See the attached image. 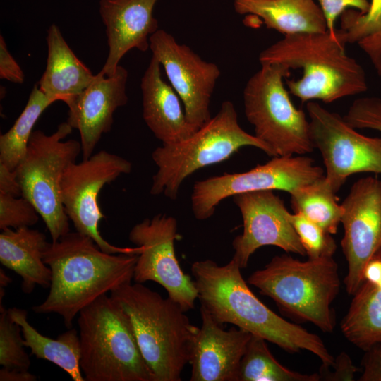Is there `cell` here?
I'll list each match as a JSON object with an SVG mask.
<instances>
[{
    "label": "cell",
    "mask_w": 381,
    "mask_h": 381,
    "mask_svg": "<svg viewBox=\"0 0 381 381\" xmlns=\"http://www.w3.org/2000/svg\"><path fill=\"white\" fill-rule=\"evenodd\" d=\"M235 259L220 265L207 259L194 262L191 272L200 303L220 324H232L289 353L306 350L330 368L334 358L322 339L288 322L264 304L250 290Z\"/></svg>",
    "instance_id": "1"
},
{
    "label": "cell",
    "mask_w": 381,
    "mask_h": 381,
    "mask_svg": "<svg viewBox=\"0 0 381 381\" xmlns=\"http://www.w3.org/2000/svg\"><path fill=\"white\" fill-rule=\"evenodd\" d=\"M138 255L104 252L89 236L69 231L47 243L43 260L52 270L48 296L35 313H56L66 328L99 297L133 280Z\"/></svg>",
    "instance_id": "2"
},
{
    "label": "cell",
    "mask_w": 381,
    "mask_h": 381,
    "mask_svg": "<svg viewBox=\"0 0 381 381\" xmlns=\"http://www.w3.org/2000/svg\"><path fill=\"white\" fill-rule=\"evenodd\" d=\"M346 44L339 30L284 35L262 50L258 60L260 65L301 69L300 78L286 80L289 92L302 102L330 103L368 90L364 69L346 54Z\"/></svg>",
    "instance_id": "3"
},
{
    "label": "cell",
    "mask_w": 381,
    "mask_h": 381,
    "mask_svg": "<svg viewBox=\"0 0 381 381\" xmlns=\"http://www.w3.org/2000/svg\"><path fill=\"white\" fill-rule=\"evenodd\" d=\"M110 296L129 318L154 381H180L198 328L190 323L186 311L169 297L140 283L121 286Z\"/></svg>",
    "instance_id": "4"
},
{
    "label": "cell",
    "mask_w": 381,
    "mask_h": 381,
    "mask_svg": "<svg viewBox=\"0 0 381 381\" xmlns=\"http://www.w3.org/2000/svg\"><path fill=\"white\" fill-rule=\"evenodd\" d=\"M247 282L286 314L324 332H333L331 304L341 285L333 257L301 261L287 254L276 255L262 269L253 272Z\"/></svg>",
    "instance_id": "5"
},
{
    "label": "cell",
    "mask_w": 381,
    "mask_h": 381,
    "mask_svg": "<svg viewBox=\"0 0 381 381\" xmlns=\"http://www.w3.org/2000/svg\"><path fill=\"white\" fill-rule=\"evenodd\" d=\"M80 368L87 381H154L129 318L104 294L79 313Z\"/></svg>",
    "instance_id": "6"
},
{
    "label": "cell",
    "mask_w": 381,
    "mask_h": 381,
    "mask_svg": "<svg viewBox=\"0 0 381 381\" xmlns=\"http://www.w3.org/2000/svg\"><path fill=\"white\" fill-rule=\"evenodd\" d=\"M258 148L270 157V147L239 125L233 103L224 102L218 113L188 138L162 144L152 153L157 171L152 177V195L176 200L183 181L195 171L229 159L243 147Z\"/></svg>",
    "instance_id": "7"
},
{
    "label": "cell",
    "mask_w": 381,
    "mask_h": 381,
    "mask_svg": "<svg viewBox=\"0 0 381 381\" xmlns=\"http://www.w3.org/2000/svg\"><path fill=\"white\" fill-rule=\"evenodd\" d=\"M290 74L282 64L261 65L243 90L246 117L273 157L304 155L314 150L306 114L294 106L284 84Z\"/></svg>",
    "instance_id": "8"
},
{
    "label": "cell",
    "mask_w": 381,
    "mask_h": 381,
    "mask_svg": "<svg viewBox=\"0 0 381 381\" xmlns=\"http://www.w3.org/2000/svg\"><path fill=\"white\" fill-rule=\"evenodd\" d=\"M72 130L65 121L50 135L40 130L33 131L26 154L15 170L21 196L34 205L52 242L70 231L69 219L61 199V181L65 171L81 152L80 142L63 140Z\"/></svg>",
    "instance_id": "9"
},
{
    "label": "cell",
    "mask_w": 381,
    "mask_h": 381,
    "mask_svg": "<svg viewBox=\"0 0 381 381\" xmlns=\"http://www.w3.org/2000/svg\"><path fill=\"white\" fill-rule=\"evenodd\" d=\"M324 176L322 167L304 155L275 156L241 173H224L196 181L190 197L195 218L211 217L222 200L258 190H283L289 194Z\"/></svg>",
    "instance_id": "10"
},
{
    "label": "cell",
    "mask_w": 381,
    "mask_h": 381,
    "mask_svg": "<svg viewBox=\"0 0 381 381\" xmlns=\"http://www.w3.org/2000/svg\"><path fill=\"white\" fill-rule=\"evenodd\" d=\"M126 159L101 150L88 159L70 165L61 181V199L68 219L76 231L90 237L104 252L138 255L140 248L119 247L106 241L99 226L105 215L100 210L98 197L102 188L123 174L131 171Z\"/></svg>",
    "instance_id": "11"
},
{
    "label": "cell",
    "mask_w": 381,
    "mask_h": 381,
    "mask_svg": "<svg viewBox=\"0 0 381 381\" xmlns=\"http://www.w3.org/2000/svg\"><path fill=\"white\" fill-rule=\"evenodd\" d=\"M306 110L314 149L322 155L325 179L335 193L353 174H381V137L362 135L316 102H308Z\"/></svg>",
    "instance_id": "12"
},
{
    "label": "cell",
    "mask_w": 381,
    "mask_h": 381,
    "mask_svg": "<svg viewBox=\"0 0 381 381\" xmlns=\"http://www.w3.org/2000/svg\"><path fill=\"white\" fill-rule=\"evenodd\" d=\"M176 219L166 214L144 219L131 229L129 240L140 248L133 281L159 284L186 312L194 308L198 293L194 280L183 271L176 256Z\"/></svg>",
    "instance_id": "13"
},
{
    "label": "cell",
    "mask_w": 381,
    "mask_h": 381,
    "mask_svg": "<svg viewBox=\"0 0 381 381\" xmlns=\"http://www.w3.org/2000/svg\"><path fill=\"white\" fill-rule=\"evenodd\" d=\"M341 241L347 262L344 284L353 295L363 283V270L381 250V179L365 176L357 180L341 203Z\"/></svg>",
    "instance_id": "14"
},
{
    "label": "cell",
    "mask_w": 381,
    "mask_h": 381,
    "mask_svg": "<svg viewBox=\"0 0 381 381\" xmlns=\"http://www.w3.org/2000/svg\"><path fill=\"white\" fill-rule=\"evenodd\" d=\"M149 42L152 56L163 66L181 100L187 121L198 129L212 117L210 103L220 76L218 66L204 61L164 30H157Z\"/></svg>",
    "instance_id": "15"
},
{
    "label": "cell",
    "mask_w": 381,
    "mask_h": 381,
    "mask_svg": "<svg viewBox=\"0 0 381 381\" xmlns=\"http://www.w3.org/2000/svg\"><path fill=\"white\" fill-rule=\"evenodd\" d=\"M240 210L243 233L234 238L233 258L241 269L248 266L251 255L260 248L274 246L286 253L306 255L289 219L284 201L274 190H258L233 196Z\"/></svg>",
    "instance_id": "16"
},
{
    "label": "cell",
    "mask_w": 381,
    "mask_h": 381,
    "mask_svg": "<svg viewBox=\"0 0 381 381\" xmlns=\"http://www.w3.org/2000/svg\"><path fill=\"white\" fill-rule=\"evenodd\" d=\"M201 327L190 347V381H238L242 357L252 334L238 327L226 330L202 306Z\"/></svg>",
    "instance_id": "17"
},
{
    "label": "cell",
    "mask_w": 381,
    "mask_h": 381,
    "mask_svg": "<svg viewBox=\"0 0 381 381\" xmlns=\"http://www.w3.org/2000/svg\"><path fill=\"white\" fill-rule=\"evenodd\" d=\"M128 77L120 65L111 76L99 71L68 106L66 122L79 131L83 159L93 155L102 135L111 129L114 111L128 102Z\"/></svg>",
    "instance_id": "18"
},
{
    "label": "cell",
    "mask_w": 381,
    "mask_h": 381,
    "mask_svg": "<svg viewBox=\"0 0 381 381\" xmlns=\"http://www.w3.org/2000/svg\"><path fill=\"white\" fill-rule=\"evenodd\" d=\"M159 0H100L99 11L106 27L108 56L101 69L112 75L131 49L146 52L150 37L158 29L153 9Z\"/></svg>",
    "instance_id": "19"
},
{
    "label": "cell",
    "mask_w": 381,
    "mask_h": 381,
    "mask_svg": "<svg viewBox=\"0 0 381 381\" xmlns=\"http://www.w3.org/2000/svg\"><path fill=\"white\" fill-rule=\"evenodd\" d=\"M143 117L162 144H171L190 137L198 128L186 119L181 99L161 74V64L154 56L142 79Z\"/></svg>",
    "instance_id": "20"
},
{
    "label": "cell",
    "mask_w": 381,
    "mask_h": 381,
    "mask_svg": "<svg viewBox=\"0 0 381 381\" xmlns=\"http://www.w3.org/2000/svg\"><path fill=\"white\" fill-rule=\"evenodd\" d=\"M47 66L37 85L53 102L62 101L68 107L95 75L75 55L54 23L47 30Z\"/></svg>",
    "instance_id": "21"
},
{
    "label": "cell",
    "mask_w": 381,
    "mask_h": 381,
    "mask_svg": "<svg viewBox=\"0 0 381 381\" xmlns=\"http://www.w3.org/2000/svg\"><path fill=\"white\" fill-rule=\"evenodd\" d=\"M46 236L28 226L6 229L0 234V262L22 278V290L30 294L36 285L48 288L52 270L43 260Z\"/></svg>",
    "instance_id": "22"
},
{
    "label": "cell",
    "mask_w": 381,
    "mask_h": 381,
    "mask_svg": "<svg viewBox=\"0 0 381 381\" xmlns=\"http://www.w3.org/2000/svg\"><path fill=\"white\" fill-rule=\"evenodd\" d=\"M234 8L240 15L258 17L267 28L284 35L327 30L315 0H234Z\"/></svg>",
    "instance_id": "23"
},
{
    "label": "cell",
    "mask_w": 381,
    "mask_h": 381,
    "mask_svg": "<svg viewBox=\"0 0 381 381\" xmlns=\"http://www.w3.org/2000/svg\"><path fill=\"white\" fill-rule=\"evenodd\" d=\"M8 312L21 327L23 345L31 350L32 355L55 364L74 381L85 380L80 364V337L75 329H68L52 339L42 335L29 323L25 310L13 307Z\"/></svg>",
    "instance_id": "24"
},
{
    "label": "cell",
    "mask_w": 381,
    "mask_h": 381,
    "mask_svg": "<svg viewBox=\"0 0 381 381\" xmlns=\"http://www.w3.org/2000/svg\"><path fill=\"white\" fill-rule=\"evenodd\" d=\"M341 322L345 338L367 351L381 344V288L364 281Z\"/></svg>",
    "instance_id": "25"
},
{
    "label": "cell",
    "mask_w": 381,
    "mask_h": 381,
    "mask_svg": "<svg viewBox=\"0 0 381 381\" xmlns=\"http://www.w3.org/2000/svg\"><path fill=\"white\" fill-rule=\"evenodd\" d=\"M291 205L294 213L301 214L331 234L337 233L343 214L325 175L291 193Z\"/></svg>",
    "instance_id": "26"
},
{
    "label": "cell",
    "mask_w": 381,
    "mask_h": 381,
    "mask_svg": "<svg viewBox=\"0 0 381 381\" xmlns=\"http://www.w3.org/2000/svg\"><path fill=\"white\" fill-rule=\"evenodd\" d=\"M52 103L36 84L20 115L12 127L0 135V164L15 171L24 158L33 127L43 111Z\"/></svg>",
    "instance_id": "27"
},
{
    "label": "cell",
    "mask_w": 381,
    "mask_h": 381,
    "mask_svg": "<svg viewBox=\"0 0 381 381\" xmlns=\"http://www.w3.org/2000/svg\"><path fill=\"white\" fill-rule=\"evenodd\" d=\"M319 373L303 374L279 363L266 340L252 334L242 357L238 381H320Z\"/></svg>",
    "instance_id": "28"
},
{
    "label": "cell",
    "mask_w": 381,
    "mask_h": 381,
    "mask_svg": "<svg viewBox=\"0 0 381 381\" xmlns=\"http://www.w3.org/2000/svg\"><path fill=\"white\" fill-rule=\"evenodd\" d=\"M0 365L7 369L28 370L30 359L24 349L21 327L0 304Z\"/></svg>",
    "instance_id": "29"
},
{
    "label": "cell",
    "mask_w": 381,
    "mask_h": 381,
    "mask_svg": "<svg viewBox=\"0 0 381 381\" xmlns=\"http://www.w3.org/2000/svg\"><path fill=\"white\" fill-rule=\"evenodd\" d=\"M289 217L308 258L333 257L337 244L331 234L301 214Z\"/></svg>",
    "instance_id": "30"
},
{
    "label": "cell",
    "mask_w": 381,
    "mask_h": 381,
    "mask_svg": "<svg viewBox=\"0 0 381 381\" xmlns=\"http://www.w3.org/2000/svg\"><path fill=\"white\" fill-rule=\"evenodd\" d=\"M341 16V29L346 44L358 43L363 39L381 31V0H370L365 14L355 9H347Z\"/></svg>",
    "instance_id": "31"
},
{
    "label": "cell",
    "mask_w": 381,
    "mask_h": 381,
    "mask_svg": "<svg viewBox=\"0 0 381 381\" xmlns=\"http://www.w3.org/2000/svg\"><path fill=\"white\" fill-rule=\"evenodd\" d=\"M39 213L34 205L23 196L0 193V229H18L35 225Z\"/></svg>",
    "instance_id": "32"
},
{
    "label": "cell",
    "mask_w": 381,
    "mask_h": 381,
    "mask_svg": "<svg viewBox=\"0 0 381 381\" xmlns=\"http://www.w3.org/2000/svg\"><path fill=\"white\" fill-rule=\"evenodd\" d=\"M343 117L356 129H372L381 133V99L376 97L358 98Z\"/></svg>",
    "instance_id": "33"
},
{
    "label": "cell",
    "mask_w": 381,
    "mask_h": 381,
    "mask_svg": "<svg viewBox=\"0 0 381 381\" xmlns=\"http://www.w3.org/2000/svg\"><path fill=\"white\" fill-rule=\"evenodd\" d=\"M326 19L327 30L336 33L335 21L344 11L355 9L361 14L368 12L370 0H317Z\"/></svg>",
    "instance_id": "34"
},
{
    "label": "cell",
    "mask_w": 381,
    "mask_h": 381,
    "mask_svg": "<svg viewBox=\"0 0 381 381\" xmlns=\"http://www.w3.org/2000/svg\"><path fill=\"white\" fill-rule=\"evenodd\" d=\"M334 370L331 372L329 368H320L321 380L327 381H353L355 374L358 369L353 364L350 356L344 351L341 352L334 358L333 365L330 367Z\"/></svg>",
    "instance_id": "35"
},
{
    "label": "cell",
    "mask_w": 381,
    "mask_h": 381,
    "mask_svg": "<svg viewBox=\"0 0 381 381\" xmlns=\"http://www.w3.org/2000/svg\"><path fill=\"white\" fill-rule=\"evenodd\" d=\"M0 78L13 83L24 82L23 70L9 52L4 37L0 35Z\"/></svg>",
    "instance_id": "36"
},
{
    "label": "cell",
    "mask_w": 381,
    "mask_h": 381,
    "mask_svg": "<svg viewBox=\"0 0 381 381\" xmlns=\"http://www.w3.org/2000/svg\"><path fill=\"white\" fill-rule=\"evenodd\" d=\"M359 381H381V344L365 351Z\"/></svg>",
    "instance_id": "37"
},
{
    "label": "cell",
    "mask_w": 381,
    "mask_h": 381,
    "mask_svg": "<svg viewBox=\"0 0 381 381\" xmlns=\"http://www.w3.org/2000/svg\"><path fill=\"white\" fill-rule=\"evenodd\" d=\"M357 44L369 57L381 78V31L363 39Z\"/></svg>",
    "instance_id": "38"
},
{
    "label": "cell",
    "mask_w": 381,
    "mask_h": 381,
    "mask_svg": "<svg viewBox=\"0 0 381 381\" xmlns=\"http://www.w3.org/2000/svg\"><path fill=\"white\" fill-rule=\"evenodd\" d=\"M0 193L21 196V188L17 179L16 171L0 164Z\"/></svg>",
    "instance_id": "39"
},
{
    "label": "cell",
    "mask_w": 381,
    "mask_h": 381,
    "mask_svg": "<svg viewBox=\"0 0 381 381\" xmlns=\"http://www.w3.org/2000/svg\"><path fill=\"white\" fill-rule=\"evenodd\" d=\"M363 279L381 288V258L375 257L363 270Z\"/></svg>",
    "instance_id": "40"
},
{
    "label": "cell",
    "mask_w": 381,
    "mask_h": 381,
    "mask_svg": "<svg viewBox=\"0 0 381 381\" xmlns=\"http://www.w3.org/2000/svg\"><path fill=\"white\" fill-rule=\"evenodd\" d=\"M37 377L28 370L7 369L0 370V381H36Z\"/></svg>",
    "instance_id": "41"
},
{
    "label": "cell",
    "mask_w": 381,
    "mask_h": 381,
    "mask_svg": "<svg viewBox=\"0 0 381 381\" xmlns=\"http://www.w3.org/2000/svg\"><path fill=\"white\" fill-rule=\"evenodd\" d=\"M11 282V279L6 274V272L0 270V286L1 288H5Z\"/></svg>",
    "instance_id": "42"
},
{
    "label": "cell",
    "mask_w": 381,
    "mask_h": 381,
    "mask_svg": "<svg viewBox=\"0 0 381 381\" xmlns=\"http://www.w3.org/2000/svg\"><path fill=\"white\" fill-rule=\"evenodd\" d=\"M375 257L381 258V250L377 254Z\"/></svg>",
    "instance_id": "43"
}]
</instances>
